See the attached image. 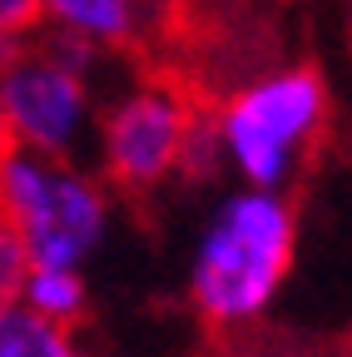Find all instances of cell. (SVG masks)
I'll return each instance as SVG.
<instances>
[{
  "mask_svg": "<svg viewBox=\"0 0 352 357\" xmlns=\"http://www.w3.org/2000/svg\"><path fill=\"white\" fill-rule=\"evenodd\" d=\"M45 30V0H0V50Z\"/></svg>",
  "mask_w": 352,
  "mask_h": 357,
  "instance_id": "10",
  "label": "cell"
},
{
  "mask_svg": "<svg viewBox=\"0 0 352 357\" xmlns=\"http://www.w3.org/2000/svg\"><path fill=\"white\" fill-rule=\"evenodd\" d=\"M0 357H90L75 328L50 323L25 303L0 307Z\"/></svg>",
  "mask_w": 352,
  "mask_h": 357,
  "instance_id": "8",
  "label": "cell"
},
{
  "mask_svg": "<svg viewBox=\"0 0 352 357\" xmlns=\"http://www.w3.org/2000/svg\"><path fill=\"white\" fill-rule=\"evenodd\" d=\"M114 189L90 159H60L25 144L0 149V213H6L30 263L90 268L114 229Z\"/></svg>",
  "mask_w": 352,
  "mask_h": 357,
  "instance_id": "5",
  "label": "cell"
},
{
  "mask_svg": "<svg viewBox=\"0 0 352 357\" xmlns=\"http://www.w3.org/2000/svg\"><path fill=\"white\" fill-rule=\"evenodd\" d=\"M20 303L30 312H40V318H50V323L79 328L84 312H90V273L84 268H60V263H35Z\"/></svg>",
  "mask_w": 352,
  "mask_h": 357,
  "instance_id": "7",
  "label": "cell"
},
{
  "mask_svg": "<svg viewBox=\"0 0 352 357\" xmlns=\"http://www.w3.org/2000/svg\"><path fill=\"white\" fill-rule=\"evenodd\" d=\"M204 109L208 105H199L189 79L154 65H129L124 79L105 89L90 164L109 178L119 199H154L184 178Z\"/></svg>",
  "mask_w": 352,
  "mask_h": 357,
  "instance_id": "3",
  "label": "cell"
},
{
  "mask_svg": "<svg viewBox=\"0 0 352 357\" xmlns=\"http://www.w3.org/2000/svg\"><path fill=\"white\" fill-rule=\"evenodd\" d=\"M100 75V55L50 30L6 45L0 50V105H6L10 144L60 159H90L105 109Z\"/></svg>",
  "mask_w": 352,
  "mask_h": 357,
  "instance_id": "4",
  "label": "cell"
},
{
  "mask_svg": "<svg viewBox=\"0 0 352 357\" xmlns=\"http://www.w3.org/2000/svg\"><path fill=\"white\" fill-rule=\"evenodd\" d=\"M30 248L20 238V229L0 213V307H15L20 293H25V278H30Z\"/></svg>",
  "mask_w": 352,
  "mask_h": 357,
  "instance_id": "9",
  "label": "cell"
},
{
  "mask_svg": "<svg viewBox=\"0 0 352 357\" xmlns=\"http://www.w3.org/2000/svg\"><path fill=\"white\" fill-rule=\"evenodd\" d=\"M10 144V129H6V105H0V149Z\"/></svg>",
  "mask_w": 352,
  "mask_h": 357,
  "instance_id": "11",
  "label": "cell"
},
{
  "mask_svg": "<svg viewBox=\"0 0 352 357\" xmlns=\"http://www.w3.org/2000/svg\"><path fill=\"white\" fill-rule=\"evenodd\" d=\"M328 114V79L307 60L263 65L258 75L238 79L229 95L208 105V119L224 144L229 184L293 194V184L313 164Z\"/></svg>",
  "mask_w": 352,
  "mask_h": 357,
  "instance_id": "2",
  "label": "cell"
},
{
  "mask_svg": "<svg viewBox=\"0 0 352 357\" xmlns=\"http://www.w3.org/2000/svg\"><path fill=\"white\" fill-rule=\"evenodd\" d=\"M298 208L293 194L224 184L208 204L184 263L189 307L208 328H248L268 312L293 273Z\"/></svg>",
  "mask_w": 352,
  "mask_h": 357,
  "instance_id": "1",
  "label": "cell"
},
{
  "mask_svg": "<svg viewBox=\"0 0 352 357\" xmlns=\"http://www.w3.org/2000/svg\"><path fill=\"white\" fill-rule=\"evenodd\" d=\"M174 20V0H45V30L84 45L105 65L149 55Z\"/></svg>",
  "mask_w": 352,
  "mask_h": 357,
  "instance_id": "6",
  "label": "cell"
}]
</instances>
